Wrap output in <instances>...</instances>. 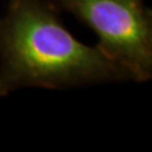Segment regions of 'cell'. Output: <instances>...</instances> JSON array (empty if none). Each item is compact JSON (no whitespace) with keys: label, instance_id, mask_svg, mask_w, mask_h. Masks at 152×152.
<instances>
[{"label":"cell","instance_id":"obj_1","mask_svg":"<svg viewBox=\"0 0 152 152\" xmlns=\"http://www.w3.org/2000/svg\"><path fill=\"white\" fill-rule=\"evenodd\" d=\"M133 80L98 46L79 42L48 0H9L0 19V96L22 87L50 89Z\"/></svg>","mask_w":152,"mask_h":152},{"label":"cell","instance_id":"obj_2","mask_svg":"<svg viewBox=\"0 0 152 152\" xmlns=\"http://www.w3.org/2000/svg\"><path fill=\"white\" fill-rule=\"evenodd\" d=\"M97 34L98 48L130 71L134 81L152 76V14L143 0H48Z\"/></svg>","mask_w":152,"mask_h":152}]
</instances>
